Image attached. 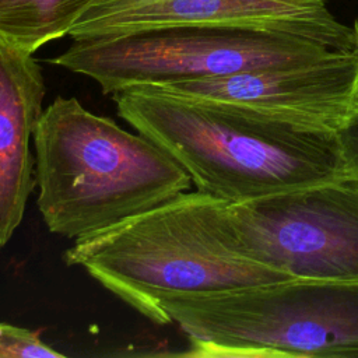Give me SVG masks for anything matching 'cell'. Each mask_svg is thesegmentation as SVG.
Masks as SVG:
<instances>
[{
    "instance_id": "cell-11",
    "label": "cell",
    "mask_w": 358,
    "mask_h": 358,
    "mask_svg": "<svg viewBox=\"0 0 358 358\" xmlns=\"http://www.w3.org/2000/svg\"><path fill=\"white\" fill-rule=\"evenodd\" d=\"M60 358L63 352L42 341L38 333L25 327L0 323V358Z\"/></svg>"
},
{
    "instance_id": "cell-7",
    "label": "cell",
    "mask_w": 358,
    "mask_h": 358,
    "mask_svg": "<svg viewBox=\"0 0 358 358\" xmlns=\"http://www.w3.org/2000/svg\"><path fill=\"white\" fill-rule=\"evenodd\" d=\"M172 25L241 28L357 50L352 27L337 20L329 0H98L69 36L95 39Z\"/></svg>"
},
{
    "instance_id": "cell-13",
    "label": "cell",
    "mask_w": 358,
    "mask_h": 358,
    "mask_svg": "<svg viewBox=\"0 0 358 358\" xmlns=\"http://www.w3.org/2000/svg\"><path fill=\"white\" fill-rule=\"evenodd\" d=\"M352 29H354V34H355V43H357V50H358V17L354 20Z\"/></svg>"
},
{
    "instance_id": "cell-2",
    "label": "cell",
    "mask_w": 358,
    "mask_h": 358,
    "mask_svg": "<svg viewBox=\"0 0 358 358\" xmlns=\"http://www.w3.org/2000/svg\"><path fill=\"white\" fill-rule=\"evenodd\" d=\"M69 266L95 281L155 324H169L162 302L186 294L236 289L289 280L239 248L228 203L210 194L175 197L76 239Z\"/></svg>"
},
{
    "instance_id": "cell-9",
    "label": "cell",
    "mask_w": 358,
    "mask_h": 358,
    "mask_svg": "<svg viewBox=\"0 0 358 358\" xmlns=\"http://www.w3.org/2000/svg\"><path fill=\"white\" fill-rule=\"evenodd\" d=\"M32 55L0 39V249L21 224L36 186L31 140L46 88Z\"/></svg>"
},
{
    "instance_id": "cell-6",
    "label": "cell",
    "mask_w": 358,
    "mask_h": 358,
    "mask_svg": "<svg viewBox=\"0 0 358 358\" xmlns=\"http://www.w3.org/2000/svg\"><path fill=\"white\" fill-rule=\"evenodd\" d=\"M241 250L291 278L358 282V183L228 203Z\"/></svg>"
},
{
    "instance_id": "cell-10",
    "label": "cell",
    "mask_w": 358,
    "mask_h": 358,
    "mask_svg": "<svg viewBox=\"0 0 358 358\" xmlns=\"http://www.w3.org/2000/svg\"><path fill=\"white\" fill-rule=\"evenodd\" d=\"M98 0H0V39L34 53L70 34Z\"/></svg>"
},
{
    "instance_id": "cell-4",
    "label": "cell",
    "mask_w": 358,
    "mask_h": 358,
    "mask_svg": "<svg viewBox=\"0 0 358 358\" xmlns=\"http://www.w3.org/2000/svg\"><path fill=\"white\" fill-rule=\"evenodd\" d=\"M194 358H357L358 282L289 278L162 302Z\"/></svg>"
},
{
    "instance_id": "cell-8",
    "label": "cell",
    "mask_w": 358,
    "mask_h": 358,
    "mask_svg": "<svg viewBox=\"0 0 358 358\" xmlns=\"http://www.w3.org/2000/svg\"><path fill=\"white\" fill-rule=\"evenodd\" d=\"M173 91L250 108L336 131L358 91V50L320 60L161 84Z\"/></svg>"
},
{
    "instance_id": "cell-12",
    "label": "cell",
    "mask_w": 358,
    "mask_h": 358,
    "mask_svg": "<svg viewBox=\"0 0 358 358\" xmlns=\"http://www.w3.org/2000/svg\"><path fill=\"white\" fill-rule=\"evenodd\" d=\"M336 136L347 180L358 183V91L350 113L336 129Z\"/></svg>"
},
{
    "instance_id": "cell-1",
    "label": "cell",
    "mask_w": 358,
    "mask_h": 358,
    "mask_svg": "<svg viewBox=\"0 0 358 358\" xmlns=\"http://www.w3.org/2000/svg\"><path fill=\"white\" fill-rule=\"evenodd\" d=\"M112 96L119 116L171 155L199 192L227 203L347 179L333 130L161 85Z\"/></svg>"
},
{
    "instance_id": "cell-3",
    "label": "cell",
    "mask_w": 358,
    "mask_h": 358,
    "mask_svg": "<svg viewBox=\"0 0 358 358\" xmlns=\"http://www.w3.org/2000/svg\"><path fill=\"white\" fill-rule=\"evenodd\" d=\"M36 206L46 228L80 239L192 187L189 173L144 134L56 96L34 133Z\"/></svg>"
},
{
    "instance_id": "cell-5",
    "label": "cell",
    "mask_w": 358,
    "mask_h": 358,
    "mask_svg": "<svg viewBox=\"0 0 358 358\" xmlns=\"http://www.w3.org/2000/svg\"><path fill=\"white\" fill-rule=\"evenodd\" d=\"M333 52L337 50L288 35L172 25L73 41L71 46L49 59V63L91 78L103 94L113 95L136 85H161L308 63Z\"/></svg>"
}]
</instances>
